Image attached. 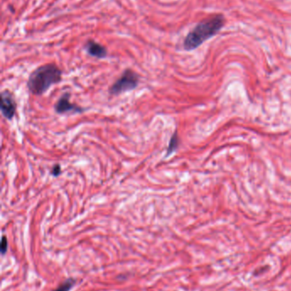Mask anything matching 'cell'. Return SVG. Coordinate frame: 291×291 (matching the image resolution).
I'll list each match as a JSON object with an SVG mask.
<instances>
[{
	"instance_id": "6da1fadb",
	"label": "cell",
	"mask_w": 291,
	"mask_h": 291,
	"mask_svg": "<svg viewBox=\"0 0 291 291\" xmlns=\"http://www.w3.org/2000/svg\"><path fill=\"white\" fill-rule=\"evenodd\" d=\"M224 16L219 14L199 22L184 39V50L193 51L214 37L224 27Z\"/></svg>"
},
{
	"instance_id": "7a4b0ae2",
	"label": "cell",
	"mask_w": 291,
	"mask_h": 291,
	"mask_svg": "<svg viewBox=\"0 0 291 291\" xmlns=\"http://www.w3.org/2000/svg\"><path fill=\"white\" fill-rule=\"evenodd\" d=\"M62 71L56 64H46L31 72L27 85L33 95L45 94L53 85L61 82Z\"/></svg>"
},
{
	"instance_id": "3957f363",
	"label": "cell",
	"mask_w": 291,
	"mask_h": 291,
	"mask_svg": "<svg viewBox=\"0 0 291 291\" xmlns=\"http://www.w3.org/2000/svg\"><path fill=\"white\" fill-rule=\"evenodd\" d=\"M139 76L132 69H126L122 75L110 88V95H118L126 91H131L138 87Z\"/></svg>"
},
{
	"instance_id": "277c9868",
	"label": "cell",
	"mask_w": 291,
	"mask_h": 291,
	"mask_svg": "<svg viewBox=\"0 0 291 291\" xmlns=\"http://www.w3.org/2000/svg\"><path fill=\"white\" fill-rule=\"evenodd\" d=\"M0 100H1V112L3 116L8 120H11L14 116L16 115L17 104L16 100L14 98L12 93L8 90H5L1 92L0 95Z\"/></svg>"
},
{
	"instance_id": "5b68a950",
	"label": "cell",
	"mask_w": 291,
	"mask_h": 291,
	"mask_svg": "<svg viewBox=\"0 0 291 291\" xmlns=\"http://www.w3.org/2000/svg\"><path fill=\"white\" fill-rule=\"evenodd\" d=\"M70 96H71V95H70V92H65L59 98L58 101H56V103L54 106V108H55L56 114H70V113H72V114H81V113L85 111V109L81 107V106H78L76 104L72 103L70 101Z\"/></svg>"
},
{
	"instance_id": "8992f818",
	"label": "cell",
	"mask_w": 291,
	"mask_h": 291,
	"mask_svg": "<svg viewBox=\"0 0 291 291\" xmlns=\"http://www.w3.org/2000/svg\"><path fill=\"white\" fill-rule=\"evenodd\" d=\"M84 48L89 56L95 58L104 59L108 56L107 49L94 40H88Z\"/></svg>"
},
{
	"instance_id": "52a82bcc",
	"label": "cell",
	"mask_w": 291,
	"mask_h": 291,
	"mask_svg": "<svg viewBox=\"0 0 291 291\" xmlns=\"http://www.w3.org/2000/svg\"><path fill=\"white\" fill-rule=\"evenodd\" d=\"M179 135L177 131L174 133V135H172L171 139L169 140V147L167 149V156H170L172 154H174V152L176 151L178 148H179Z\"/></svg>"
},
{
	"instance_id": "ba28073f",
	"label": "cell",
	"mask_w": 291,
	"mask_h": 291,
	"mask_svg": "<svg viewBox=\"0 0 291 291\" xmlns=\"http://www.w3.org/2000/svg\"><path fill=\"white\" fill-rule=\"evenodd\" d=\"M75 283H76V279L73 278H68L53 291H71Z\"/></svg>"
},
{
	"instance_id": "9c48e42d",
	"label": "cell",
	"mask_w": 291,
	"mask_h": 291,
	"mask_svg": "<svg viewBox=\"0 0 291 291\" xmlns=\"http://www.w3.org/2000/svg\"><path fill=\"white\" fill-rule=\"evenodd\" d=\"M8 239L6 238V236H2V239H1V245H0V250H1V254L2 256L7 253L8 250Z\"/></svg>"
},
{
	"instance_id": "30bf717a",
	"label": "cell",
	"mask_w": 291,
	"mask_h": 291,
	"mask_svg": "<svg viewBox=\"0 0 291 291\" xmlns=\"http://www.w3.org/2000/svg\"><path fill=\"white\" fill-rule=\"evenodd\" d=\"M61 166L59 164H56L54 165L53 168L51 169V175L55 176V177H57L59 175H61Z\"/></svg>"
}]
</instances>
